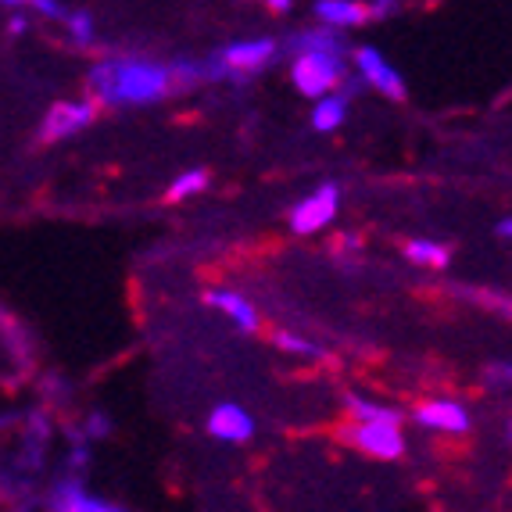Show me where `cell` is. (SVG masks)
<instances>
[{
	"instance_id": "6da1fadb",
	"label": "cell",
	"mask_w": 512,
	"mask_h": 512,
	"mask_svg": "<svg viewBox=\"0 0 512 512\" xmlns=\"http://www.w3.org/2000/svg\"><path fill=\"white\" fill-rule=\"evenodd\" d=\"M86 86L101 108H144L180 90L172 76V61L140 58V54H111L101 58L86 76Z\"/></svg>"
},
{
	"instance_id": "7a4b0ae2",
	"label": "cell",
	"mask_w": 512,
	"mask_h": 512,
	"mask_svg": "<svg viewBox=\"0 0 512 512\" xmlns=\"http://www.w3.org/2000/svg\"><path fill=\"white\" fill-rule=\"evenodd\" d=\"M280 51L283 47L276 40H269V36L230 43V47H222V51L205 58V79L208 83H248L251 76L269 69L280 58Z\"/></svg>"
},
{
	"instance_id": "3957f363",
	"label": "cell",
	"mask_w": 512,
	"mask_h": 512,
	"mask_svg": "<svg viewBox=\"0 0 512 512\" xmlns=\"http://www.w3.org/2000/svg\"><path fill=\"white\" fill-rule=\"evenodd\" d=\"M348 58L341 54H326V51H301L294 54V65H291V83L301 97H323L330 90L341 86V79L348 76Z\"/></svg>"
},
{
	"instance_id": "277c9868",
	"label": "cell",
	"mask_w": 512,
	"mask_h": 512,
	"mask_svg": "<svg viewBox=\"0 0 512 512\" xmlns=\"http://www.w3.org/2000/svg\"><path fill=\"white\" fill-rule=\"evenodd\" d=\"M341 437L348 444H355L359 452H366L369 459L391 462L405 455L402 423H355V419H351V427H344Z\"/></svg>"
},
{
	"instance_id": "5b68a950",
	"label": "cell",
	"mask_w": 512,
	"mask_h": 512,
	"mask_svg": "<svg viewBox=\"0 0 512 512\" xmlns=\"http://www.w3.org/2000/svg\"><path fill=\"white\" fill-rule=\"evenodd\" d=\"M97 108H101V104H97L94 97H90V101L51 104V111H47L40 122V144H58V140H69V137H76V133H83V129L97 119Z\"/></svg>"
},
{
	"instance_id": "8992f818",
	"label": "cell",
	"mask_w": 512,
	"mask_h": 512,
	"mask_svg": "<svg viewBox=\"0 0 512 512\" xmlns=\"http://www.w3.org/2000/svg\"><path fill=\"white\" fill-rule=\"evenodd\" d=\"M341 208V187L337 183H323L319 190H312L308 197H301L291 212V230L298 237H312V233L326 230Z\"/></svg>"
},
{
	"instance_id": "52a82bcc",
	"label": "cell",
	"mask_w": 512,
	"mask_h": 512,
	"mask_svg": "<svg viewBox=\"0 0 512 512\" xmlns=\"http://www.w3.org/2000/svg\"><path fill=\"white\" fill-rule=\"evenodd\" d=\"M351 61H355L351 69L359 72L362 83H366L369 90L391 97V101H405V79H402V72L394 69L391 61L376 51V47H359V51L351 54Z\"/></svg>"
},
{
	"instance_id": "ba28073f",
	"label": "cell",
	"mask_w": 512,
	"mask_h": 512,
	"mask_svg": "<svg viewBox=\"0 0 512 512\" xmlns=\"http://www.w3.org/2000/svg\"><path fill=\"white\" fill-rule=\"evenodd\" d=\"M208 434L215 437V441H226V444H244L255 437V419L248 416V409L237 402H222L212 409V416H208Z\"/></svg>"
},
{
	"instance_id": "9c48e42d",
	"label": "cell",
	"mask_w": 512,
	"mask_h": 512,
	"mask_svg": "<svg viewBox=\"0 0 512 512\" xmlns=\"http://www.w3.org/2000/svg\"><path fill=\"white\" fill-rule=\"evenodd\" d=\"M416 423L423 430H441V434H466L470 430V412L452 398H430L416 409Z\"/></svg>"
},
{
	"instance_id": "30bf717a",
	"label": "cell",
	"mask_w": 512,
	"mask_h": 512,
	"mask_svg": "<svg viewBox=\"0 0 512 512\" xmlns=\"http://www.w3.org/2000/svg\"><path fill=\"white\" fill-rule=\"evenodd\" d=\"M51 509H61V512H115L119 505L94 498L83 487V480H79V477H61L58 484H54Z\"/></svg>"
},
{
	"instance_id": "8fae6325",
	"label": "cell",
	"mask_w": 512,
	"mask_h": 512,
	"mask_svg": "<svg viewBox=\"0 0 512 512\" xmlns=\"http://www.w3.org/2000/svg\"><path fill=\"white\" fill-rule=\"evenodd\" d=\"M205 301L212 308H219L222 316L226 319H233V323L240 326V330L244 333H258L262 330V319H258V308L251 305L248 298H244V294H237V291H208L205 294Z\"/></svg>"
},
{
	"instance_id": "7c38bea8",
	"label": "cell",
	"mask_w": 512,
	"mask_h": 512,
	"mask_svg": "<svg viewBox=\"0 0 512 512\" xmlns=\"http://www.w3.org/2000/svg\"><path fill=\"white\" fill-rule=\"evenodd\" d=\"M283 51H287V54L326 51V54H341V58H348V43H344L341 29L319 26V29H301V33L287 36V43H283Z\"/></svg>"
},
{
	"instance_id": "4fadbf2b",
	"label": "cell",
	"mask_w": 512,
	"mask_h": 512,
	"mask_svg": "<svg viewBox=\"0 0 512 512\" xmlns=\"http://www.w3.org/2000/svg\"><path fill=\"white\" fill-rule=\"evenodd\" d=\"M316 18L333 29H355L369 22V8L359 0H316Z\"/></svg>"
},
{
	"instance_id": "5bb4252c",
	"label": "cell",
	"mask_w": 512,
	"mask_h": 512,
	"mask_svg": "<svg viewBox=\"0 0 512 512\" xmlns=\"http://www.w3.org/2000/svg\"><path fill=\"white\" fill-rule=\"evenodd\" d=\"M348 122V97L344 94H323L316 97V108H312V129L316 133H333Z\"/></svg>"
},
{
	"instance_id": "9a60e30c",
	"label": "cell",
	"mask_w": 512,
	"mask_h": 512,
	"mask_svg": "<svg viewBox=\"0 0 512 512\" xmlns=\"http://www.w3.org/2000/svg\"><path fill=\"white\" fill-rule=\"evenodd\" d=\"M344 412H348V419H355V423H402V412L398 409L369 402L362 394H344Z\"/></svg>"
},
{
	"instance_id": "2e32d148",
	"label": "cell",
	"mask_w": 512,
	"mask_h": 512,
	"mask_svg": "<svg viewBox=\"0 0 512 512\" xmlns=\"http://www.w3.org/2000/svg\"><path fill=\"white\" fill-rule=\"evenodd\" d=\"M405 258H409L412 265H423V269H448L452 251L444 248V244H437V240L416 237L405 244Z\"/></svg>"
},
{
	"instance_id": "e0dca14e",
	"label": "cell",
	"mask_w": 512,
	"mask_h": 512,
	"mask_svg": "<svg viewBox=\"0 0 512 512\" xmlns=\"http://www.w3.org/2000/svg\"><path fill=\"white\" fill-rule=\"evenodd\" d=\"M205 190H208V172L205 169H190V172H183V176H176V180L169 183V190H165V201L180 205V201H190V197L205 194Z\"/></svg>"
},
{
	"instance_id": "ac0fdd59",
	"label": "cell",
	"mask_w": 512,
	"mask_h": 512,
	"mask_svg": "<svg viewBox=\"0 0 512 512\" xmlns=\"http://www.w3.org/2000/svg\"><path fill=\"white\" fill-rule=\"evenodd\" d=\"M273 344L280 351H287V355H301V359H319V355H323V348H319V344L305 341V337H298V333H287V330H276Z\"/></svg>"
},
{
	"instance_id": "d6986e66",
	"label": "cell",
	"mask_w": 512,
	"mask_h": 512,
	"mask_svg": "<svg viewBox=\"0 0 512 512\" xmlns=\"http://www.w3.org/2000/svg\"><path fill=\"white\" fill-rule=\"evenodd\" d=\"M65 26H69L72 43H79V47H90V43H94L97 26L90 11H72V15H65Z\"/></svg>"
},
{
	"instance_id": "ffe728a7",
	"label": "cell",
	"mask_w": 512,
	"mask_h": 512,
	"mask_svg": "<svg viewBox=\"0 0 512 512\" xmlns=\"http://www.w3.org/2000/svg\"><path fill=\"white\" fill-rule=\"evenodd\" d=\"M83 437L86 441H104V437H111V419L104 416V412H90V416L83 419Z\"/></svg>"
},
{
	"instance_id": "44dd1931",
	"label": "cell",
	"mask_w": 512,
	"mask_h": 512,
	"mask_svg": "<svg viewBox=\"0 0 512 512\" xmlns=\"http://www.w3.org/2000/svg\"><path fill=\"white\" fill-rule=\"evenodd\" d=\"M484 384L487 387H512V362H491V366L484 369Z\"/></svg>"
},
{
	"instance_id": "7402d4cb",
	"label": "cell",
	"mask_w": 512,
	"mask_h": 512,
	"mask_svg": "<svg viewBox=\"0 0 512 512\" xmlns=\"http://www.w3.org/2000/svg\"><path fill=\"white\" fill-rule=\"evenodd\" d=\"M15 4H33L36 11H43V15H51V18L61 15V4H58V0H8V8H15Z\"/></svg>"
},
{
	"instance_id": "603a6c76",
	"label": "cell",
	"mask_w": 512,
	"mask_h": 512,
	"mask_svg": "<svg viewBox=\"0 0 512 512\" xmlns=\"http://www.w3.org/2000/svg\"><path fill=\"white\" fill-rule=\"evenodd\" d=\"M366 8H369V18H387V15H394L398 0H373V4H366Z\"/></svg>"
},
{
	"instance_id": "cb8c5ba5",
	"label": "cell",
	"mask_w": 512,
	"mask_h": 512,
	"mask_svg": "<svg viewBox=\"0 0 512 512\" xmlns=\"http://www.w3.org/2000/svg\"><path fill=\"white\" fill-rule=\"evenodd\" d=\"M265 8L276 11V15H283V11H291L294 8V0H262Z\"/></svg>"
},
{
	"instance_id": "d4e9b609",
	"label": "cell",
	"mask_w": 512,
	"mask_h": 512,
	"mask_svg": "<svg viewBox=\"0 0 512 512\" xmlns=\"http://www.w3.org/2000/svg\"><path fill=\"white\" fill-rule=\"evenodd\" d=\"M26 26H29L26 18L15 15V18H11V22H8V33H11V36H22V33H26Z\"/></svg>"
},
{
	"instance_id": "484cf974",
	"label": "cell",
	"mask_w": 512,
	"mask_h": 512,
	"mask_svg": "<svg viewBox=\"0 0 512 512\" xmlns=\"http://www.w3.org/2000/svg\"><path fill=\"white\" fill-rule=\"evenodd\" d=\"M495 230H498V237H505V240H512V215H509V219H502V222H498V226H495Z\"/></svg>"
},
{
	"instance_id": "4316f807",
	"label": "cell",
	"mask_w": 512,
	"mask_h": 512,
	"mask_svg": "<svg viewBox=\"0 0 512 512\" xmlns=\"http://www.w3.org/2000/svg\"><path fill=\"white\" fill-rule=\"evenodd\" d=\"M505 437H509V444H512V419H509V427H505Z\"/></svg>"
},
{
	"instance_id": "83f0119b",
	"label": "cell",
	"mask_w": 512,
	"mask_h": 512,
	"mask_svg": "<svg viewBox=\"0 0 512 512\" xmlns=\"http://www.w3.org/2000/svg\"><path fill=\"white\" fill-rule=\"evenodd\" d=\"M0 4H8V0H0Z\"/></svg>"
}]
</instances>
